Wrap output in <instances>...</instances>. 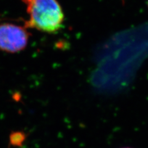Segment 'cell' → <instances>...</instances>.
I'll return each instance as SVG.
<instances>
[{
  "label": "cell",
  "instance_id": "cell-4",
  "mask_svg": "<svg viewBox=\"0 0 148 148\" xmlns=\"http://www.w3.org/2000/svg\"><path fill=\"white\" fill-rule=\"evenodd\" d=\"M122 148H131V147H122Z\"/></svg>",
  "mask_w": 148,
  "mask_h": 148
},
{
  "label": "cell",
  "instance_id": "cell-1",
  "mask_svg": "<svg viewBox=\"0 0 148 148\" xmlns=\"http://www.w3.org/2000/svg\"><path fill=\"white\" fill-rule=\"evenodd\" d=\"M29 16L25 27L54 33L62 27L64 15L58 0H22Z\"/></svg>",
  "mask_w": 148,
  "mask_h": 148
},
{
  "label": "cell",
  "instance_id": "cell-3",
  "mask_svg": "<svg viewBox=\"0 0 148 148\" xmlns=\"http://www.w3.org/2000/svg\"><path fill=\"white\" fill-rule=\"evenodd\" d=\"M24 136L23 134L20 133H16L11 136V141L13 143H21L23 140H24Z\"/></svg>",
  "mask_w": 148,
  "mask_h": 148
},
{
  "label": "cell",
  "instance_id": "cell-2",
  "mask_svg": "<svg viewBox=\"0 0 148 148\" xmlns=\"http://www.w3.org/2000/svg\"><path fill=\"white\" fill-rule=\"evenodd\" d=\"M29 33L25 27L12 24L0 25V49L9 53L24 50L28 44Z\"/></svg>",
  "mask_w": 148,
  "mask_h": 148
}]
</instances>
